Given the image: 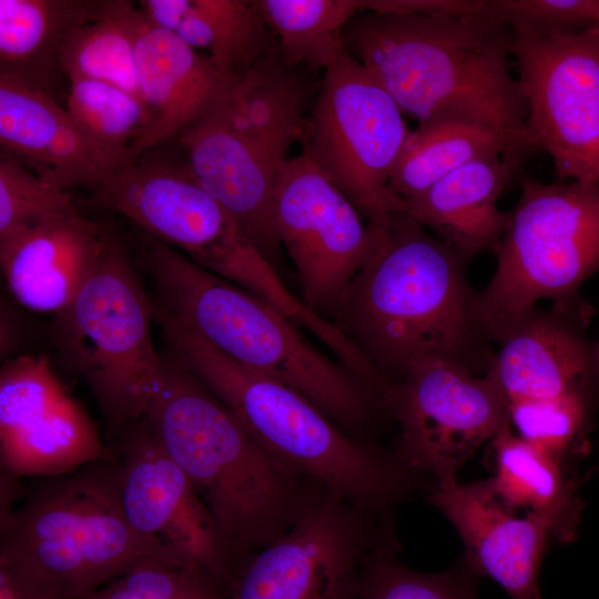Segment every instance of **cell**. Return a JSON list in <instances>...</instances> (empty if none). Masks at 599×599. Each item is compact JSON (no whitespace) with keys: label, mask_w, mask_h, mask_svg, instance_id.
Masks as SVG:
<instances>
[{"label":"cell","mask_w":599,"mask_h":599,"mask_svg":"<svg viewBox=\"0 0 599 599\" xmlns=\"http://www.w3.org/2000/svg\"><path fill=\"white\" fill-rule=\"evenodd\" d=\"M290 68L332 67L346 49L343 30L361 12L356 0H256Z\"/></svg>","instance_id":"cell-28"},{"label":"cell","mask_w":599,"mask_h":599,"mask_svg":"<svg viewBox=\"0 0 599 599\" xmlns=\"http://www.w3.org/2000/svg\"><path fill=\"white\" fill-rule=\"evenodd\" d=\"M491 443L496 470L488 483L505 507L579 516L578 484L565 477L562 459L515 435L510 424L502 427Z\"/></svg>","instance_id":"cell-26"},{"label":"cell","mask_w":599,"mask_h":599,"mask_svg":"<svg viewBox=\"0 0 599 599\" xmlns=\"http://www.w3.org/2000/svg\"><path fill=\"white\" fill-rule=\"evenodd\" d=\"M108 450L82 406L45 356L22 355L0 374L1 470L57 477L104 459Z\"/></svg>","instance_id":"cell-15"},{"label":"cell","mask_w":599,"mask_h":599,"mask_svg":"<svg viewBox=\"0 0 599 599\" xmlns=\"http://www.w3.org/2000/svg\"><path fill=\"white\" fill-rule=\"evenodd\" d=\"M67 110L90 143L120 166L131 162L133 146L152 122L141 100L90 79L69 81Z\"/></svg>","instance_id":"cell-29"},{"label":"cell","mask_w":599,"mask_h":599,"mask_svg":"<svg viewBox=\"0 0 599 599\" xmlns=\"http://www.w3.org/2000/svg\"><path fill=\"white\" fill-rule=\"evenodd\" d=\"M175 355L274 458L382 519L414 487L417 475L394 454L347 434L307 397L214 349L155 307Z\"/></svg>","instance_id":"cell-5"},{"label":"cell","mask_w":599,"mask_h":599,"mask_svg":"<svg viewBox=\"0 0 599 599\" xmlns=\"http://www.w3.org/2000/svg\"><path fill=\"white\" fill-rule=\"evenodd\" d=\"M136 253L155 290V307L224 356L300 392L356 438L382 410L366 385L267 301L144 232Z\"/></svg>","instance_id":"cell-4"},{"label":"cell","mask_w":599,"mask_h":599,"mask_svg":"<svg viewBox=\"0 0 599 599\" xmlns=\"http://www.w3.org/2000/svg\"><path fill=\"white\" fill-rule=\"evenodd\" d=\"M105 232L79 210L0 244L1 267L12 297L33 312H62L94 265Z\"/></svg>","instance_id":"cell-22"},{"label":"cell","mask_w":599,"mask_h":599,"mask_svg":"<svg viewBox=\"0 0 599 599\" xmlns=\"http://www.w3.org/2000/svg\"><path fill=\"white\" fill-rule=\"evenodd\" d=\"M206 24L209 60L225 77L241 75L280 54L256 0H192Z\"/></svg>","instance_id":"cell-30"},{"label":"cell","mask_w":599,"mask_h":599,"mask_svg":"<svg viewBox=\"0 0 599 599\" xmlns=\"http://www.w3.org/2000/svg\"><path fill=\"white\" fill-rule=\"evenodd\" d=\"M372 225L376 247L331 321L388 383L430 361L487 373L494 353L475 318L468 257L405 212Z\"/></svg>","instance_id":"cell-2"},{"label":"cell","mask_w":599,"mask_h":599,"mask_svg":"<svg viewBox=\"0 0 599 599\" xmlns=\"http://www.w3.org/2000/svg\"><path fill=\"white\" fill-rule=\"evenodd\" d=\"M589 311L532 309L498 342L486 373L508 400L589 390L599 379L595 343L585 334Z\"/></svg>","instance_id":"cell-18"},{"label":"cell","mask_w":599,"mask_h":599,"mask_svg":"<svg viewBox=\"0 0 599 599\" xmlns=\"http://www.w3.org/2000/svg\"><path fill=\"white\" fill-rule=\"evenodd\" d=\"M274 227L301 283L303 302L329 319L377 243V229L304 153L280 170Z\"/></svg>","instance_id":"cell-14"},{"label":"cell","mask_w":599,"mask_h":599,"mask_svg":"<svg viewBox=\"0 0 599 599\" xmlns=\"http://www.w3.org/2000/svg\"><path fill=\"white\" fill-rule=\"evenodd\" d=\"M511 53L529 133L559 182L599 183V23L573 33L514 34Z\"/></svg>","instance_id":"cell-13"},{"label":"cell","mask_w":599,"mask_h":599,"mask_svg":"<svg viewBox=\"0 0 599 599\" xmlns=\"http://www.w3.org/2000/svg\"><path fill=\"white\" fill-rule=\"evenodd\" d=\"M0 599H58L37 579L0 558Z\"/></svg>","instance_id":"cell-36"},{"label":"cell","mask_w":599,"mask_h":599,"mask_svg":"<svg viewBox=\"0 0 599 599\" xmlns=\"http://www.w3.org/2000/svg\"><path fill=\"white\" fill-rule=\"evenodd\" d=\"M108 0H0V71L55 98L68 79L62 51L72 34L98 18ZM57 99V98H55Z\"/></svg>","instance_id":"cell-24"},{"label":"cell","mask_w":599,"mask_h":599,"mask_svg":"<svg viewBox=\"0 0 599 599\" xmlns=\"http://www.w3.org/2000/svg\"><path fill=\"white\" fill-rule=\"evenodd\" d=\"M85 204L124 215L144 233L184 251L199 266L267 301L317 338L329 334L328 321L287 288L185 161L142 156L94 185Z\"/></svg>","instance_id":"cell-8"},{"label":"cell","mask_w":599,"mask_h":599,"mask_svg":"<svg viewBox=\"0 0 599 599\" xmlns=\"http://www.w3.org/2000/svg\"><path fill=\"white\" fill-rule=\"evenodd\" d=\"M83 599H226L201 568L151 560L142 562Z\"/></svg>","instance_id":"cell-34"},{"label":"cell","mask_w":599,"mask_h":599,"mask_svg":"<svg viewBox=\"0 0 599 599\" xmlns=\"http://www.w3.org/2000/svg\"><path fill=\"white\" fill-rule=\"evenodd\" d=\"M177 138L195 180L274 265L281 247L273 220L281 167L237 134L214 108Z\"/></svg>","instance_id":"cell-20"},{"label":"cell","mask_w":599,"mask_h":599,"mask_svg":"<svg viewBox=\"0 0 599 599\" xmlns=\"http://www.w3.org/2000/svg\"><path fill=\"white\" fill-rule=\"evenodd\" d=\"M143 18L141 8L132 1L108 0L103 12L78 29L62 51L61 63L68 81L105 82L145 103L135 61Z\"/></svg>","instance_id":"cell-27"},{"label":"cell","mask_w":599,"mask_h":599,"mask_svg":"<svg viewBox=\"0 0 599 599\" xmlns=\"http://www.w3.org/2000/svg\"><path fill=\"white\" fill-rule=\"evenodd\" d=\"M595 357H596V365H597V370H598V375H599V338L595 343Z\"/></svg>","instance_id":"cell-37"},{"label":"cell","mask_w":599,"mask_h":599,"mask_svg":"<svg viewBox=\"0 0 599 599\" xmlns=\"http://www.w3.org/2000/svg\"><path fill=\"white\" fill-rule=\"evenodd\" d=\"M426 498L459 534L465 567L495 580L511 599H542L538 577L549 540L573 539L579 518L561 511L519 518L495 497L488 479L434 485Z\"/></svg>","instance_id":"cell-17"},{"label":"cell","mask_w":599,"mask_h":599,"mask_svg":"<svg viewBox=\"0 0 599 599\" xmlns=\"http://www.w3.org/2000/svg\"><path fill=\"white\" fill-rule=\"evenodd\" d=\"M395 537L382 540L369 555L358 599H478L476 577L461 562L440 572H420L396 558Z\"/></svg>","instance_id":"cell-31"},{"label":"cell","mask_w":599,"mask_h":599,"mask_svg":"<svg viewBox=\"0 0 599 599\" xmlns=\"http://www.w3.org/2000/svg\"><path fill=\"white\" fill-rule=\"evenodd\" d=\"M382 408L399 427L397 458L441 487L456 483L460 466L510 424L507 398L491 377L441 361L390 383Z\"/></svg>","instance_id":"cell-12"},{"label":"cell","mask_w":599,"mask_h":599,"mask_svg":"<svg viewBox=\"0 0 599 599\" xmlns=\"http://www.w3.org/2000/svg\"><path fill=\"white\" fill-rule=\"evenodd\" d=\"M0 145L50 185H95L121 167L44 89L0 71Z\"/></svg>","instance_id":"cell-19"},{"label":"cell","mask_w":599,"mask_h":599,"mask_svg":"<svg viewBox=\"0 0 599 599\" xmlns=\"http://www.w3.org/2000/svg\"><path fill=\"white\" fill-rule=\"evenodd\" d=\"M135 61L152 122L133 146L130 163L202 119L234 79L220 73L207 57L145 16L136 38Z\"/></svg>","instance_id":"cell-21"},{"label":"cell","mask_w":599,"mask_h":599,"mask_svg":"<svg viewBox=\"0 0 599 599\" xmlns=\"http://www.w3.org/2000/svg\"><path fill=\"white\" fill-rule=\"evenodd\" d=\"M410 130L379 82L347 49L329 67L301 138L306 154L370 224L406 202L389 179Z\"/></svg>","instance_id":"cell-10"},{"label":"cell","mask_w":599,"mask_h":599,"mask_svg":"<svg viewBox=\"0 0 599 599\" xmlns=\"http://www.w3.org/2000/svg\"><path fill=\"white\" fill-rule=\"evenodd\" d=\"M484 6V1H483ZM347 51L418 126L466 123L539 152L521 85L511 73V29L483 13L362 12L343 30Z\"/></svg>","instance_id":"cell-1"},{"label":"cell","mask_w":599,"mask_h":599,"mask_svg":"<svg viewBox=\"0 0 599 599\" xmlns=\"http://www.w3.org/2000/svg\"><path fill=\"white\" fill-rule=\"evenodd\" d=\"M508 413L518 436L564 459L585 440L589 390L551 398L508 400Z\"/></svg>","instance_id":"cell-33"},{"label":"cell","mask_w":599,"mask_h":599,"mask_svg":"<svg viewBox=\"0 0 599 599\" xmlns=\"http://www.w3.org/2000/svg\"><path fill=\"white\" fill-rule=\"evenodd\" d=\"M77 211L68 191L50 185L18 158L0 151V244Z\"/></svg>","instance_id":"cell-32"},{"label":"cell","mask_w":599,"mask_h":599,"mask_svg":"<svg viewBox=\"0 0 599 599\" xmlns=\"http://www.w3.org/2000/svg\"><path fill=\"white\" fill-rule=\"evenodd\" d=\"M154 303L138 277L122 241L106 230L101 252L70 304L57 319V344L88 384L118 438L145 415L161 355L151 324Z\"/></svg>","instance_id":"cell-9"},{"label":"cell","mask_w":599,"mask_h":599,"mask_svg":"<svg viewBox=\"0 0 599 599\" xmlns=\"http://www.w3.org/2000/svg\"><path fill=\"white\" fill-rule=\"evenodd\" d=\"M520 197L494 247L497 267L475 295L484 336L499 339L541 300L589 311L580 285L599 272V183L521 179Z\"/></svg>","instance_id":"cell-7"},{"label":"cell","mask_w":599,"mask_h":599,"mask_svg":"<svg viewBox=\"0 0 599 599\" xmlns=\"http://www.w3.org/2000/svg\"><path fill=\"white\" fill-rule=\"evenodd\" d=\"M484 13L514 34L573 33L599 23V0H491Z\"/></svg>","instance_id":"cell-35"},{"label":"cell","mask_w":599,"mask_h":599,"mask_svg":"<svg viewBox=\"0 0 599 599\" xmlns=\"http://www.w3.org/2000/svg\"><path fill=\"white\" fill-rule=\"evenodd\" d=\"M112 458L131 526L201 568L225 592L232 566L215 522L193 484L143 419L118 438Z\"/></svg>","instance_id":"cell-16"},{"label":"cell","mask_w":599,"mask_h":599,"mask_svg":"<svg viewBox=\"0 0 599 599\" xmlns=\"http://www.w3.org/2000/svg\"><path fill=\"white\" fill-rule=\"evenodd\" d=\"M390 521L324 489L281 538L234 571L226 599H358L365 564Z\"/></svg>","instance_id":"cell-11"},{"label":"cell","mask_w":599,"mask_h":599,"mask_svg":"<svg viewBox=\"0 0 599 599\" xmlns=\"http://www.w3.org/2000/svg\"><path fill=\"white\" fill-rule=\"evenodd\" d=\"M493 153L524 163L527 155L502 136L466 123L410 131L389 179L394 194L412 199L464 164Z\"/></svg>","instance_id":"cell-25"},{"label":"cell","mask_w":599,"mask_h":599,"mask_svg":"<svg viewBox=\"0 0 599 599\" xmlns=\"http://www.w3.org/2000/svg\"><path fill=\"white\" fill-rule=\"evenodd\" d=\"M142 419L211 512L233 573L325 489L270 455L172 353L161 355Z\"/></svg>","instance_id":"cell-3"},{"label":"cell","mask_w":599,"mask_h":599,"mask_svg":"<svg viewBox=\"0 0 599 599\" xmlns=\"http://www.w3.org/2000/svg\"><path fill=\"white\" fill-rule=\"evenodd\" d=\"M50 478L21 507L1 515L0 558L58 599H83L145 561L191 565L131 526L110 454Z\"/></svg>","instance_id":"cell-6"},{"label":"cell","mask_w":599,"mask_h":599,"mask_svg":"<svg viewBox=\"0 0 599 599\" xmlns=\"http://www.w3.org/2000/svg\"><path fill=\"white\" fill-rule=\"evenodd\" d=\"M521 165L499 153L477 158L406 200L405 213L468 258L493 251L509 216L499 196Z\"/></svg>","instance_id":"cell-23"}]
</instances>
